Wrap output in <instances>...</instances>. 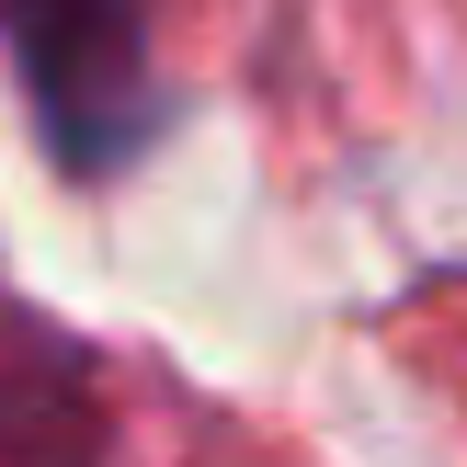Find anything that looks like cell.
Segmentation results:
<instances>
[{"label":"cell","instance_id":"6da1fadb","mask_svg":"<svg viewBox=\"0 0 467 467\" xmlns=\"http://www.w3.org/2000/svg\"><path fill=\"white\" fill-rule=\"evenodd\" d=\"M0 35H12V68L35 91V126L57 149V171L103 182L149 137V35H137V0H0Z\"/></svg>","mask_w":467,"mask_h":467}]
</instances>
